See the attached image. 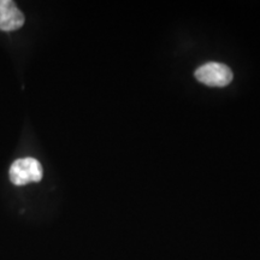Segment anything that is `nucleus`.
<instances>
[{
    "label": "nucleus",
    "mask_w": 260,
    "mask_h": 260,
    "mask_svg": "<svg viewBox=\"0 0 260 260\" xmlns=\"http://www.w3.org/2000/svg\"><path fill=\"white\" fill-rule=\"evenodd\" d=\"M44 175L41 162L35 158H21L12 162L9 170L10 181L15 186H25L31 182H40Z\"/></svg>",
    "instance_id": "nucleus-1"
},
{
    "label": "nucleus",
    "mask_w": 260,
    "mask_h": 260,
    "mask_svg": "<svg viewBox=\"0 0 260 260\" xmlns=\"http://www.w3.org/2000/svg\"><path fill=\"white\" fill-rule=\"evenodd\" d=\"M195 79L210 87H225L233 81V71L222 63H206L195 70Z\"/></svg>",
    "instance_id": "nucleus-2"
},
{
    "label": "nucleus",
    "mask_w": 260,
    "mask_h": 260,
    "mask_svg": "<svg viewBox=\"0 0 260 260\" xmlns=\"http://www.w3.org/2000/svg\"><path fill=\"white\" fill-rule=\"evenodd\" d=\"M24 15L12 0H0V30L14 31L24 24Z\"/></svg>",
    "instance_id": "nucleus-3"
}]
</instances>
